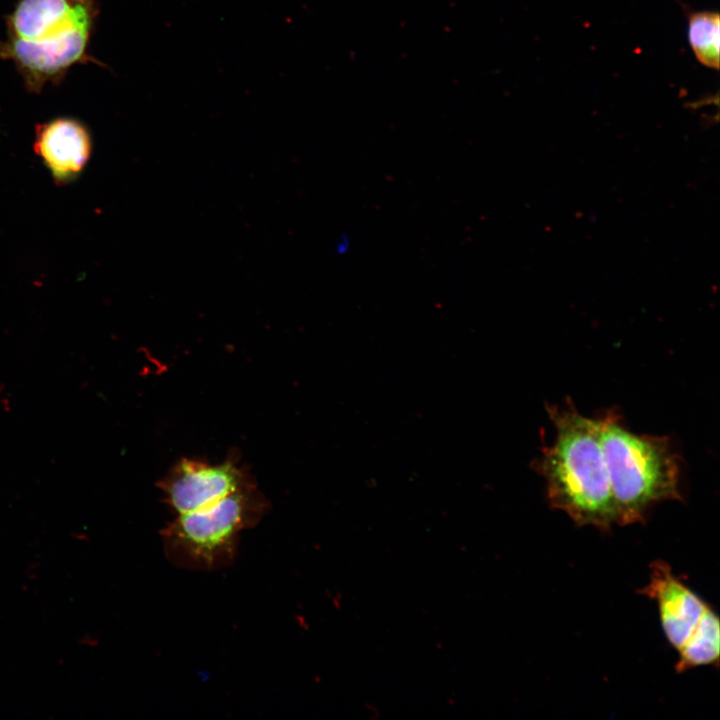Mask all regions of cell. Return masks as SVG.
<instances>
[{
    "label": "cell",
    "instance_id": "obj_1",
    "mask_svg": "<svg viewBox=\"0 0 720 720\" xmlns=\"http://www.w3.org/2000/svg\"><path fill=\"white\" fill-rule=\"evenodd\" d=\"M546 410L556 433L553 443L542 448L536 471L545 480L549 504L578 526L610 529L616 512L599 417L582 415L570 401Z\"/></svg>",
    "mask_w": 720,
    "mask_h": 720
},
{
    "label": "cell",
    "instance_id": "obj_2",
    "mask_svg": "<svg viewBox=\"0 0 720 720\" xmlns=\"http://www.w3.org/2000/svg\"><path fill=\"white\" fill-rule=\"evenodd\" d=\"M599 419L616 524L642 522L654 504L682 499L679 457L667 437L631 432L615 410Z\"/></svg>",
    "mask_w": 720,
    "mask_h": 720
},
{
    "label": "cell",
    "instance_id": "obj_3",
    "mask_svg": "<svg viewBox=\"0 0 720 720\" xmlns=\"http://www.w3.org/2000/svg\"><path fill=\"white\" fill-rule=\"evenodd\" d=\"M269 508L270 502L254 484L199 510L177 514L160 531L164 554L178 568L228 567L237 555L240 533L255 527Z\"/></svg>",
    "mask_w": 720,
    "mask_h": 720
},
{
    "label": "cell",
    "instance_id": "obj_4",
    "mask_svg": "<svg viewBox=\"0 0 720 720\" xmlns=\"http://www.w3.org/2000/svg\"><path fill=\"white\" fill-rule=\"evenodd\" d=\"M92 31L79 29L39 41L8 36L0 40V58L15 65L27 90L40 93L47 85L62 81L73 66L98 63L89 53Z\"/></svg>",
    "mask_w": 720,
    "mask_h": 720
},
{
    "label": "cell",
    "instance_id": "obj_5",
    "mask_svg": "<svg viewBox=\"0 0 720 720\" xmlns=\"http://www.w3.org/2000/svg\"><path fill=\"white\" fill-rule=\"evenodd\" d=\"M254 481L234 456L212 464L199 459L182 458L160 479L163 501L176 514L204 508Z\"/></svg>",
    "mask_w": 720,
    "mask_h": 720
},
{
    "label": "cell",
    "instance_id": "obj_6",
    "mask_svg": "<svg viewBox=\"0 0 720 720\" xmlns=\"http://www.w3.org/2000/svg\"><path fill=\"white\" fill-rule=\"evenodd\" d=\"M98 11L96 0H17L6 18L8 36L39 41L93 30Z\"/></svg>",
    "mask_w": 720,
    "mask_h": 720
},
{
    "label": "cell",
    "instance_id": "obj_7",
    "mask_svg": "<svg viewBox=\"0 0 720 720\" xmlns=\"http://www.w3.org/2000/svg\"><path fill=\"white\" fill-rule=\"evenodd\" d=\"M639 593L656 602L665 637L676 651L685 644L709 606L661 560L651 563L649 581Z\"/></svg>",
    "mask_w": 720,
    "mask_h": 720
},
{
    "label": "cell",
    "instance_id": "obj_8",
    "mask_svg": "<svg viewBox=\"0 0 720 720\" xmlns=\"http://www.w3.org/2000/svg\"><path fill=\"white\" fill-rule=\"evenodd\" d=\"M34 149L57 182H69L80 175L91 150V136L85 125L70 117H59L36 128Z\"/></svg>",
    "mask_w": 720,
    "mask_h": 720
},
{
    "label": "cell",
    "instance_id": "obj_9",
    "mask_svg": "<svg viewBox=\"0 0 720 720\" xmlns=\"http://www.w3.org/2000/svg\"><path fill=\"white\" fill-rule=\"evenodd\" d=\"M675 670L678 673L701 666H718L720 652V622L716 612L708 606L694 631L677 651Z\"/></svg>",
    "mask_w": 720,
    "mask_h": 720
},
{
    "label": "cell",
    "instance_id": "obj_10",
    "mask_svg": "<svg viewBox=\"0 0 720 720\" xmlns=\"http://www.w3.org/2000/svg\"><path fill=\"white\" fill-rule=\"evenodd\" d=\"M719 15L699 12L689 19L688 38L697 59L710 68L719 67Z\"/></svg>",
    "mask_w": 720,
    "mask_h": 720
},
{
    "label": "cell",
    "instance_id": "obj_11",
    "mask_svg": "<svg viewBox=\"0 0 720 720\" xmlns=\"http://www.w3.org/2000/svg\"><path fill=\"white\" fill-rule=\"evenodd\" d=\"M349 240H350V239H349V237H348L346 234H343V235L338 239V241L336 242V245H335V250H336V253H337V254H339V255H343V254H344V255H345V254L348 252V250H349V248H350V241H349Z\"/></svg>",
    "mask_w": 720,
    "mask_h": 720
}]
</instances>
